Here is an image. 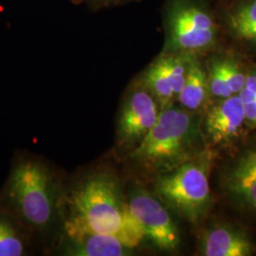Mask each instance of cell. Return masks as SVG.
<instances>
[{
    "mask_svg": "<svg viewBox=\"0 0 256 256\" xmlns=\"http://www.w3.org/2000/svg\"><path fill=\"white\" fill-rule=\"evenodd\" d=\"M81 230L116 236L133 248L144 238L113 172L97 170L64 185L61 232Z\"/></svg>",
    "mask_w": 256,
    "mask_h": 256,
    "instance_id": "cell-1",
    "label": "cell"
},
{
    "mask_svg": "<svg viewBox=\"0 0 256 256\" xmlns=\"http://www.w3.org/2000/svg\"><path fill=\"white\" fill-rule=\"evenodd\" d=\"M64 184L52 167L34 156L14 164L0 194V207L8 210L36 238H54L62 230Z\"/></svg>",
    "mask_w": 256,
    "mask_h": 256,
    "instance_id": "cell-2",
    "label": "cell"
},
{
    "mask_svg": "<svg viewBox=\"0 0 256 256\" xmlns=\"http://www.w3.org/2000/svg\"><path fill=\"white\" fill-rule=\"evenodd\" d=\"M203 138L200 124L191 111L171 104L162 110L155 126L132 148L129 158L148 172L162 174L202 153Z\"/></svg>",
    "mask_w": 256,
    "mask_h": 256,
    "instance_id": "cell-3",
    "label": "cell"
},
{
    "mask_svg": "<svg viewBox=\"0 0 256 256\" xmlns=\"http://www.w3.org/2000/svg\"><path fill=\"white\" fill-rule=\"evenodd\" d=\"M212 160V153L205 149L173 170L156 174V196L190 223L200 222L212 205L210 171Z\"/></svg>",
    "mask_w": 256,
    "mask_h": 256,
    "instance_id": "cell-4",
    "label": "cell"
},
{
    "mask_svg": "<svg viewBox=\"0 0 256 256\" xmlns=\"http://www.w3.org/2000/svg\"><path fill=\"white\" fill-rule=\"evenodd\" d=\"M164 54L198 55L214 48L220 26L204 0H166Z\"/></svg>",
    "mask_w": 256,
    "mask_h": 256,
    "instance_id": "cell-5",
    "label": "cell"
},
{
    "mask_svg": "<svg viewBox=\"0 0 256 256\" xmlns=\"http://www.w3.org/2000/svg\"><path fill=\"white\" fill-rule=\"evenodd\" d=\"M128 202L130 212L144 238L160 250H178L180 244V230L162 202L140 188L133 190Z\"/></svg>",
    "mask_w": 256,
    "mask_h": 256,
    "instance_id": "cell-6",
    "label": "cell"
},
{
    "mask_svg": "<svg viewBox=\"0 0 256 256\" xmlns=\"http://www.w3.org/2000/svg\"><path fill=\"white\" fill-rule=\"evenodd\" d=\"M144 82L134 86L124 102L117 124L120 146L133 147L155 126L162 110Z\"/></svg>",
    "mask_w": 256,
    "mask_h": 256,
    "instance_id": "cell-7",
    "label": "cell"
},
{
    "mask_svg": "<svg viewBox=\"0 0 256 256\" xmlns=\"http://www.w3.org/2000/svg\"><path fill=\"white\" fill-rule=\"evenodd\" d=\"M247 124L244 104L238 94L220 99L207 111L204 120V136L212 146L229 144L238 138Z\"/></svg>",
    "mask_w": 256,
    "mask_h": 256,
    "instance_id": "cell-8",
    "label": "cell"
},
{
    "mask_svg": "<svg viewBox=\"0 0 256 256\" xmlns=\"http://www.w3.org/2000/svg\"><path fill=\"white\" fill-rule=\"evenodd\" d=\"M133 248L122 239L95 232H62L59 254L72 256H129Z\"/></svg>",
    "mask_w": 256,
    "mask_h": 256,
    "instance_id": "cell-9",
    "label": "cell"
},
{
    "mask_svg": "<svg viewBox=\"0 0 256 256\" xmlns=\"http://www.w3.org/2000/svg\"><path fill=\"white\" fill-rule=\"evenodd\" d=\"M224 184L236 202L256 210V148L248 150L230 167Z\"/></svg>",
    "mask_w": 256,
    "mask_h": 256,
    "instance_id": "cell-10",
    "label": "cell"
},
{
    "mask_svg": "<svg viewBox=\"0 0 256 256\" xmlns=\"http://www.w3.org/2000/svg\"><path fill=\"white\" fill-rule=\"evenodd\" d=\"M200 252L206 256H248L254 254V245L243 230L218 225L203 236Z\"/></svg>",
    "mask_w": 256,
    "mask_h": 256,
    "instance_id": "cell-11",
    "label": "cell"
},
{
    "mask_svg": "<svg viewBox=\"0 0 256 256\" xmlns=\"http://www.w3.org/2000/svg\"><path fill=\"white\" fill-rule=\"evenodd\" d=\"M209 93L208 72L200 62L198 55L192 56L182 90L178 96L183 108L188 111H198L204 106Z\"/></svg>",
    "mask_w": 256,
    "mask_h": 256,
    "instance_id": "cell-12",
    "label": "cell"
},
{
    "mask_svg": "<svg viewBox=\"0 0 256 256\" xmlns=\"http://www.w3.org/2000/svg\"><path fill=\"white\" fill-rule=\"evenodd\" d=\"M32 234L8 210L0 207V256L27 254Z\"/></svg>",
    "mask_w": 256,
    "mask_h": 256,
    "instance_id": "cell-13",
    "label": "cell"
},
{
    "mask_svg": "<svg viewBox=\"0 0 256 256\" xmlns=\"http://www.w3.org/2000/svg\"><path fill=\"white\" fill-rule=\"evenodd\" d=\"M140 81L153 94L162 110L171 106L173 99L176 97L173 82L160 57L148 66Z\"/></svg>",
    "mask_w": 256,
    "mask_h": 256,
    "instance_id": "cell-14",
    "label": "cell"
},
{
    "mask_svg": "<svg viewBox=\"0 0 256 256\" xmlns=\"http://www.w3.org/2000/svg\"><path fill=\"white\" fill-rule=\"evenodd\" d=\"M226 25L234 36L256 43V0H248L230 10Z\"/></svg>",
    "mask_w": 256,
    "mask_h": 256,
    "instance_id": "cell-15",
    "label": "cell"
},
{
    "mask_svg": "<svg viewBox=\"0 0 256 256\" xmlns=\"http://www.w3.org/2000/svg\"><path fill=\"white\" fill-rule=\"evenodd\" d=\"M222 72L234 95L239 94L244 88L248 74H245L238 61L232 57H218Z\"/></svg>",
    "mask_w": 256,
    "mask_h": 256,
    "instance_id": "cell-16",
    "label": "cell"
},
{
    "mask_svg": "<svg viewBox=\"0 0 256 256\" xmlns=\"http://www.w3.org/2000/svg\"><path fill=\"white\" fill-rule=\"evenodd\" d=\"M208 86L210 96L220 100L234 95L230 90L228 84L226 82L218 57H214L210 59L208 68Z\"/></svg>",
    "mask_w": 256,
    "mask_h": 256,
    "instance_id": "cell-17",
    "label": "cell"
},
{
    "mask_svg": "<svg viewBox=\"0 0 256 256\" xmlns=\"http://www.w3.org/2000/svg\"><path fill=\"white\" fill-rule=\"evenodd\" d=\"M238 95L244 104L248 124L250 128H256V90L244 88Z\"/></svg>",
    "mask_w": 256,
    "mask_h": 256,
    "instance_id": "cell-18",
    "label": "cell"
},
{
    "mask_svg": "<svg viewBox=\"0 0 256 256\" xmlns=\"http://www.w3.org/2000/svg\"><path fill=\"white\" fill-rule=\"evenodd\" d=\"M74 3H84L92 9L99 10L124 5L132 0H72Z\"/></svg>",
    "mask_w": 256,
    "mask_h": 256,
    "instance_id": "cell-19",
    "label": "cell"
}]
</instances>
